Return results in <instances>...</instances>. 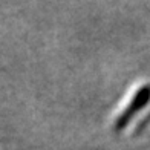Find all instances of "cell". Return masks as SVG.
I'll list each match as a JSON object with an SVG mask.
<instances>
[{
  "mask_svg": "<svg viewBox=\"0 0 150 150\" xmlns=\"http://www.w3.org/2000/svg\"><path fill=\"white\" fill-rule=\"evenodd\" d=\"M150 101V84H146L142 86L141 89L135 93V97L132 98L130 104H129L124 112H122L120 117L117 118V122H115V127H117V130H121V129H124L130 120L135 117V113L139 112V109H142L147 103Z\"/></svg>",
  "mask_w": 150,
  "mask_h": 150,
  "instance_id": "cell-1",
  "label": "cell"
}]
</instances>
